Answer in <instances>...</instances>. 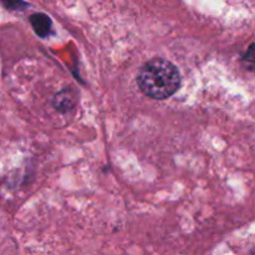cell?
<instances>
[{
  "label": "cell",
  "instance_id": "cell-3",
  "mask_svg": "<svg viewBox=\"0 0 255 255\" xmlns=\"http://www.w3.org/2000/svg\"><path fill=\"white\" fill-rule=\"evenodd\" d=\"M74 96L69 91H66V90L59 92L54 99V106L61 112L69 111V110H71L74 107Z\"/></svg>",
  "mask_w": 255,
  "mask_h": 255
},
{
  "label": "cell",
  "instance_id": "cell-2",
  "mask_svg": "<svg viewBox=\"0 0 255 255\" xmlns=\"http://www.w3.org/2000/svg\"><path fill=\"white\" fill-rule=\"evenodd\" d=\"M30 22H31L32 29L36 32L37 36L46 37L51 34L52 21L46 14H44V12L32 14L31 16H30Z\"/></svg>",
  "mask_w": 255,
  "mask_h": 255
},
{
  "label": "cell",
  "instance_id": "cell-4",
  "mask_svg": "<svg viewBox=\"0 0 255 255\" xmlns=\"http://www.w3.org/2000/svg\"><path fill=\"white\" fill-rule=\"evenodd\" d=\"M0 1L9 10H19L20 11V10H24L29 6V4L24 0H0Z\"/></svg>",
  "mask_w": 255,
  "mask_h": 255
},
{
  "label": "cell",
  "instance_id": "cell-1",
  "mask_svg": "<svg viewBox=\"0 0 255 255\" xmlns=\"http://www.w3.org/2000/svg\"><path fill=\"white\" fill-rule=\"evenodd\" d=\"M137 84L146 96L154 100H166L181 86V74L171 61L156 57L141 67Z\"/></svg>",
  "mask_w": 255,
  "mask_h": 255
}]
</instances>
